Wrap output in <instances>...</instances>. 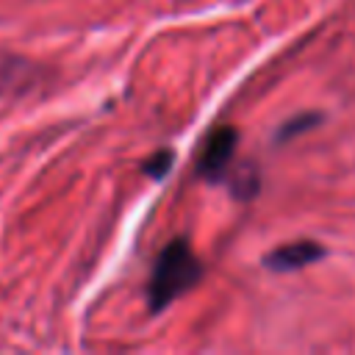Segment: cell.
I'll list each match as a JSON object with an SVG mask.
<instances>
[{
	"label": "cell",
	"instance_id": "cell-1",
	"mask_svg": "<svg viewBox=\"0 0 355 355\" xmlns=\"http://www.w3.org/2000/svg\"><path fill=\"white\" fill-rule=\"evenodd\" d=\"M202 277V263L189 247L186 239H172L155 258L153 275L147 283V305L153 313H161L169 302L194 288Z\"/></svg>",
	"mask_w": 355,
	"mask_h": 355
},
{
	"label": "cell",
	"instance_id": "cell-2",
	"mask_svg": "<svg viewBox=\"0 0 355 355\" xmlns=\"http://www.w3.org/2000/svg\"><path fill=\"white\" fill-rule=\"evenodd\" d=\"M236 144H239V130L233 125L214 128L205 136L202 147H200V158H197L200 178H205L211 183L222 180V175H225V169H227V164H230V158L236 153Z\"/></svg>",
	"mask_w": 355,
	"mask_h": 355
},
{
	"label": "cell",
	"instance_id": "cell-3",
	"mask_svg": "<svg viewBox=\"0 0 355 355\" xmlns=\"http://www.w3.org/2000/svg\"><path fill=\"white\" fill-rule=\"evenodd\" d=\"M319 258H324V247L319 241H291L263 255V266L272 272H297Z\"/></svg>",
	"mask_w": 355,
	"mask_h": 355
},
{
	"label": "cell",
	"instance_id": "cell-4",
	"mask_svg": "<svg viewBox=\"0 0 355 355\" xmlns=\"http://www.w3.org/2000/svg\"><path fill=\"white\" fill-rule=\"evenodd\" d=\"M169 169H172V150H158V153H153V155L141 164V172H144L147 178H153V180L164 178Z\"/></svg>",
	"mask_w": 355,
	"mask_h": 355
},
{
	"label": "cell",
	"instance_id": "cell-5",
	"mask_svg": "<svg viewBox=\"0 0 355 355\" xmlns=\"http://www.w3.org/2000/svg\"><path fill=\"white\" fill-rule=\"evenodd\" d=\"M258 175L252 172V169H239L236 172V178H233V183H230V191L236 194V197H241V200H250L255 191H258Z\"/></svg>",
	"mask_w": 355,
	"mask_h": 355
},
{
	"label": "cell",
	"instance_id": "cell-6",
	"mask_svg": "<svg viewBox=\"0 0 355 355\" xmlns=\"http://www.w3.org/2000/svg\"><path fill=\"white\" fill-rule=\"evenodd\" d=\"M319 122H322L319 114H302V116H294V119H288V122L277 130V141H286V139H291V136H297V133H302V130H308V128H313V125H319Z\"/></svg>",
	"mask_w": 355,
	"mask_h": 355
}]
</instances>
